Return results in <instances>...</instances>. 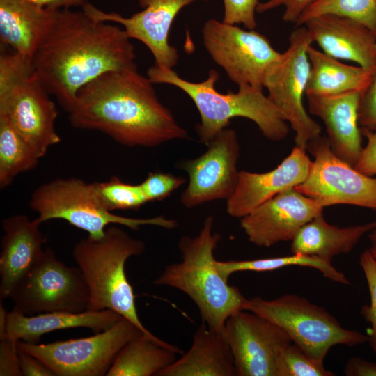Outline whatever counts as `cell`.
Masks as SVG:
<instances>
[{
    "mask_svg": "<svg viewBox=\"0 0 376 376\" xmlns=\"http://www.w3.org/2000/svg\"><path fill=\"white\" fill-rule=\"evenodd\" d=\"M131 39L118 24L60 9L31 64L39 81L67 112L79 89L111 71L137 68Z\"/></svg>",
    "mask_w": 376,
    "mask_h": 376,
    "instance_id": "1",
    "label": "cell"
},
{
    "mask_svg": "<svg viewBox=\"0 0 376 376\" xmlns=\"http://www.w3.org/2000/svg\"><path fill=\"white\" fill-rule=\"evenodd\" d=\"M153 84L137 68L106 72L79 90L68 111L69 121L75 128L99 131L130 147L188 139Z\"/></svg>",
    "mask_w": 376,
    "mask_h": 376,
    "instance_id": "2",
    "label": "cell"
},
{
    "mask_svg": "<svg viewBox=\"0 0 376 376\" xmlns=\"http://www.w3.org/2000/svg\"><path fill=\"white\" fill-rule=\"evenodd\" d=\"M213 221L207 217L198 235L180 238L181 261L167 265L154 283L186 294L198 307L203 322L223 334L226 320L243 310L247 299L228 284L218 267L214 251L221 236L212 233Z\"/></svg>",
    "mask_w": 376,
    "mask_h": 376,
    "instance_id": "3",
    "label": "cell"
},
{
    "mask_svg": "<svg viewBox=\"0 0 376 376\" xmlns=\"http://www.w3.org/2000/svg\"><path fill=\"white\" fill-rule=\"evenodd\" d=\"M147 77L154 84L177 87L191 99L201 118L196 132L201 142L206 146L235 117L252 120L270 141H281L289 133L288 122L263 89L244 85L238 86L237 92L220 93L216 89L219 76L215 70H210L205 80L192 82L180 77L173 69L154 64L147 70Z\"/></svg>",
    "mask_w": 376,
    "mask_h": 376,
    "instance_id": "4",
    "label": "cell"
},
{
    "mask_svg": "<svg viewBox=\"0 0 376 376\" xmlns=\"http://www.w3.org/2000/svg\"><path fill=\"white\" fill-rule=\"evenodd\" d=\"M145 244L123 229L109 226L103 237L87 236L73 246L72 256L88 287V311L111 309L136 324L146 335L157 337L146 329L137 313L133 288L125 271L127 260L143 253Z\"/></svg>",
    "mask_w": 376,
    "mask_h": 376,
    "instance_id": "5",
    "label": "cell"
},
{
    "mask_svg": "<svg viewBox=\"0 0 376 376\" xmlns=\"http://www.w3.org/2000/svg\"><path fill=\"white\" fill-rule=\"evenodd\" d=\"M38 79L31 60L14 52L0 56V114L5 115L42 158L60 143L58 111Z\"/></svg>",
    "mask_w": 376,
    "mask_h": 376,
    "instance_id": "6",
    "label": "cell"
},
{
    "mask_svg": "<svg viewBox=\"0 0 376 376\" xmlns=\"http://www.w3.org/2000/svg\"><path fill=\"white\" fill-rule=\"evenodd\" d=\"M29 207L38 214L36 219L40 224L62 219L86 231L93 239L103 237L111 224L134 230L148 225L166 229L178 227L175 220L164 216L136 219L115 214L102 206L91 183L77 178H58L41 184L32 192Z\"/></svg>",
    "mask_w": 376,
    "mask_h": 376,
    "instance_id": "7",
    "label": "cell"
},
{
    "mask_svg": "<svg viewBox=\"0 0 376 376\" xmlns=\"http://www.w3.org/2000/svg\"><path fill=\"white\" fill-rule=\"evenodd\" d=\"M243 310L279 326L294 343L321 361L333 346L352 347L368 341L366 335L343 328L323 307L297 295L285 294L272 300L256 297L247 299Z\"/></svg>",
    "mask_w": 376,
    "mask_h": 376,
    "instance_id": "8",
    "label": "cell"
},
{
    "mask_svg": "<svg viewBox=\"0 0 376 376\" xmlns=\"http://www.w3.org/2000/svg\"><path fill=\"white\" fill-rule=\"evenodd\" d=\"M312 43L306 28L295 26L287 49L268 67L263 80L268 97L295 133V146L305 150L309 141L322 135L321 126L303 102L310 72L307 51Z\"/></svg>",
    "mask_w": 376,
    "mask_h": 376,
    "instance_id": "9",
    "label": "cell"
},
{
    "mask_svg": "<svg viewBox=\"0 0 376 376\" xmlns=\"http://www.w3.org/2000/svg\"><path fill=\"white\" fill-rule=\"evenodd\" d=\"M143 334L123 317L110 328L89 337L47 344L19 340L18 349L40 359L57 376H102L123 347Z\"/></svg>",
    "mask_w": 376,
    "mask_h": 376,
    "instance_id": "10",
    "label": "cell"
},
{
    "mask_svg": "<svg viewBox=\"0 0 376 376\" xmlns=\"http://www.w3.org/2000/svg\"><path fill=\"white\" fill-rule=\"evenodd\" d=\"M10 298L14 309L33 315L53 311H86L90 294L80 269L66 265L48 248L18 281Z\"/></svg>",
    "mask_w": 376,
    "mask_h": 376,
    "instance_id": "11",
    "label": "cell"
},
{
    "mask_svg": "<svg viewBox=\"0 0 376 376\" xmlns=\"http://www.w3.org/2000/svg\"><path fill=\"white\" fill-rule=\"evenodd\" d=\"M201 32L211 58L233 82L263 89L267 69L282 54L265 36L215 19L206 21Z\"/></svg>",
    "mask_w": 376,
    "mask_h": 376,
    "instance_id": "12",
    "label": "cell"
},
{
    "mask_svg": "<svg viewBox=\"0 0 376 376\" xmlns=\"http://www.w3.org/2000/svg\"><path fill=\"white\" fill-rule=\"evenodd\" d=\"M314 157L306 180L295 189L323 207L352 205L376 210V178L358 171L331 151L320 135L308 142Z\"/></svg>",
    "mask_w": 376,
    "mask_h": 376,
    "instance_id": "13",
    "label": "cell"
},
{
    "mask_svg": "<svg viewBox=\"0 0 376 376\" xmlns=\"http://www.w3.org/2000/svg\"><path fill=\"white\" fill-rule=\"evenodd\" d=\"M207 146L200 157L184 161L179 166L189 175V184L180 197L185 207L215 200L227 201L237 187L240 145L236 132L225 128Z\"/></svg>",
    "mask_w": 376,
    "mask_h": 376,
    "instance_id": "14",
    "label": "cell"
},
{
    "mask_svg": "<svg viewBox=\"0 0 376 376\" xmlns=\"http://www.w3.org/2000/svg\"><path fill=\"white\" fill-rule=\"evenodd\" d=\"M223 334L237 376H276L278 353L284 345L292 342L279 326L247 310L229 316Z\"/></svg>",
    "mask_w": 376,
    "mask_h": 376,
    "instance_id": "15",
    "label": "cell"
},
{
    "mask_svg": "<svg viewBox=\"0 0 376 376\" xmlns=\"http://www.w3.org/2000/svg\"><path fill=\"white\" fill-rule=\"evenodd\" d=\"M197 0H139L143 10L130 17L106 13L87 2L82 10L95 19L121 25L130 39L143 43L155 58V64L173 69L179 60L177 49L169 44L173 20L185 6Z\"/></svg>",
    "mask_w": 376,
    "mask_h": 376,
    "instance_id": "16",
    "label": "cell"
},
{
    "mask_svg": "<svg viewBox=\"0 0 376 376\" xmlns=\"http://www.w3.org/2000/svg\"><path fill=\"white\" fill-rule=\"evenodd\" d=\"M324 207L295 188L283 191L240 219L248 240L261 247L292 241Z\"/></svg>",
    "mask_w": 376,
    "mask_h": 376,
    "instance_id": "17",
    "label": "cell"
},
{
    "mask_svg": "<svg viewBox=\"0 0 376 376\" xmlns=\"http://www.w3.org/2000/svg\"><path fill=\"white\" fill-rule=\"evenodd\" d=\"M312 161L295 146L275 169L265 173L240 171L237 187L226 201V212L242 218L276 195L295 188L306 178Z\"/></svg>",
    "mask_w": 376,
    "mask_h": 376,
    "instance_id": "18",
    "label": "cell"
},
{
    "mask_svg": "<svg viewBox=\"0 0 376 376\" xmlns=\"http://www.w3.org/2000/svg\"><path fill=\"white\" fill-rule=\"evenodd\" d=\"M322 52L338 60L376 69V36L368 27L351 18L326 14L304 25Z\"/></svg>",
    "mask_w": 376,
    "mask_h": 376,
    "instance_id": "19",
    "label": "cell"
},
{
    "mask_svg": "<svg viewBox=\"0 0 376 376\" xmlns=\"http://www.w3.org/2000/svg\"><path fill=\"white\" fill-rule=\"evenodd\" d=\"M361 93L306 96L308 112L324 122L334 154L354 166L361 154L362 133L358 122Z\"/></svg>",
    "mask_w": 376,
    "mask_h": 376,
    "instance_id": "20",
    "label": "cell"
},
{
    "mask_svg": "<svg viewBox=\"0 0 376 376\" xmlns=\"http://www.w3.org/2000/svg\"><path fill=\"white\" fill-rule=\"evenodd\" d=\"M40 223L24 214H15L2 222L4 235L0 254V297H10L18 281L36 264L43 252L45 237Z\"/></svg>",
    "mask_w": 376,
    "mask_h": 376,
    "instance_id": "21",
    "label": "cell"
},
{
    "mask_svg": "<svg viewBox=\"0 0 376 376\" xmlns=\"http://www.w3.org/2000/svg\"><path fill=\"white\" fill-rule=\"evenodd\" d=\"M121 318L111 309L80 313L53 311L27 315L13 308L7 314L5 335L16 340L37 343L42 336L56 330L84 327L99 333L112 327Z\"/></svg>",
    "mask_w": 376,
    "mask_h": 376,
    "instance_id": "22",
    "label": "cell"
},
{
    "mask_svg": "<svg viewBox=\"0 0 376 376\" xmlns=\"http://www.w3.org/2000/svg\"><path fill=\"white\" fill-rule=\"evenodd\" d=\"M57 10L26 0H0L1 42L11 47L14 52L32 60Z\"/></svg>",
    "mask_w": 376,
    "mask_h": 376,
    "instance_id": "23",
    "label": "cell"
},
{
    "mask_svg": "<svg viewBox=\"0 0 376 376\" xmlns=\"http://www.w3.org/2000/svg\"><path fill=\"white\" fill-rule=\"evenodd\" d=\"M236 368L224 334L203 324L193 336L189 350L157 376H235Z\"/></svg>",
    "mask_w": 376,
    "mask_h": 376,
    "instance_id": "24",
    "label": "cell"
},
{
    "mask_svg": "<svg viewBox=\"0 0 376 376\" xmlns=\"http://www.w3.org/2000/svg\"><path fill=\"white\" fill-rule=\"evenodd\" d=\"M376 228V221L338 227L330 225L323 212L306 224L291 241L292 254L318 257L331 263L336 255L350 253L361 238Z\"/></svg>",
    "mask_w": 376,
    "mask_h": 376,
    "instance_id": "25",
    "label": "cell"
},
{
    "mask_svg": "<svg viewBox=\"0 0 376 376\" xmlns=\"http://www.w3.org/2000/svg\"><path fill=\"white\" fill-rule=\"evenodd\" d=\"M310 72L306 96H330L350 92L362 93L370 84L376 69L347 65L311 45L307 51Z\"/></svg>",
    "mask_w": 376,
    "mask_h": 376,
    "instance_id": "26",
    "label": "cell"
},
{
    "mask_svg": "<svg viewBox=\"0 0 376 376\" xmlns=\"http://www.w3.org/2000/svg\"><path fill=\"white\" fill-rule=\"evenodd\" d=\"M183 352L158 337L142 335L127 343L116 357L107 376L158 375Z\"/></svg>",
    "mask_w": 376,
    "mask_h": 376,
    "instance_id": "27",
    "label": "cell"
},
{
    "mask_svg": "<svg viewBox=\"0 0 376 376\" xmlns=\"http://www.w3.org/2000/svg\"><path fill=\"white\" fill-rule=\"evenodd\" d=\"M40 157L15 129L0 114V188L9 186L20 173L35 169Z\"/></svg>",
    "mask_w": 376,
    "mask_h": 376,
    "instance_id": "28",
    "label": "cell"
},
{
    "mask_svg": "<svg viewBox=\"0 0 376 376\" xmlns=\"http://www.w3.org/2000/svg\"><path fill=\"white\" fill-rule=\"evenodd\" d=\"M217 265L222 274L228 279L230 275L238 272H263L298 265L318 269L325 278L334 282L345 285L350 283L345 274L336 269L331 263L318 257L301 254L248 260H217Z\"/></svg>",
    "mask_w": 376,
    "mask_h": 376,
    "instance_id": "29",
    "label": "cell"
},
{
    "mask_svg": "<svg viewBox=\"0 0 376 376\" xmlns=\"http://www.w3.org/2000/svg\"><path fill=\"white\" fill-rule=\"evenodd\" d=\"M326 14L347 17L365 25L376 36V0H314L301 13L295 26Z\"/></svg>",
    "mask_w": 376,
    "mask_h": 376,
    "instance_id": "30",
    "label": "cell"
},
{
    "mask_svg": "<svg viewBox=\"0 0 376 376\" xmlns=\"http://www.w3.org/2000/svg\"><path fill=\"white\" fill-rule=\"evenodd\" d=\"M93 189L102 206L113 212L117 210H138L147 200L140 185L126 183L117 176L104 182L91 183Z\"/></svg>",
    "mask_w": 376,
    "mask_h": 376,
    "instance_id": "31",
    "label": "cell"
},
{
    "mask_svg": "<svg viewBox=\"0 0 376 376\" xmlns=\"http://www.w3.org/2000/svg\"><path fill=\"white\" fill-rule=\"evenodd\" d=\"M324 361L306 353L293 342L284 345L279 350L276 361V376H333L327 370Z\"/></svg>",
    "mask_w": 376,
    "mask_h": 376,
    "instance_id": "32",
    "label": "cell"
},
{
    "mask_svg": "<svg viewBox=\"0 0 376 376\" xmlns=\"http://www.w3.org/2000/svg\"><path fill=\"white\" fill-rule=\"evenodd\" d=\"M359 263L367 281L370 297V304L361 308V314L370 324L368 341L376 354V263L367 249L361 254Z\"/></svg>",
    "mask_w": 376,
    "mask_h": 376,
    "instance_id": "33",
    "label": "cell"
},
{
    "mask_svg": "<svg viewBox=\"0 0 376 376\" xmlns=\"http://www.w3.org/2000/svg\"><path fill=\"white\" fill-rule=\"evenodd\" d=\"M185 181L181 176L157 171L150 172L139 185L148 202L159 201L169 197Z\"/></svg>",
    "mask_w": 376,
    "mask_h": 376,
    "instance_id": "34",
    "label": "cell"
},
{
    "mask_svg": "<svg viewBox=\"0 0 376 376\" xmlns=\"http://www.w3.org/2000/svg\"><path fill=\"white\" fill-rule=\"evenodd\" d=\"M223 22L230 24H242L246 29H255L256 13L258 0H223Z\"/></svg>",
    "mask_w": 376,
    "mask_h": 376,
    "instance_id": "35",
    "label": "cell"
},
{
    "mask_svg": "<svg viewBox=\"0 0 376 376\" xmlns=\"http://www.w3.org/2000/svg\"><path fill=\"white\" fill-rule=\"evenodd\" d=\"M358 122L361 129L376 131V70L370 84L361 94Z\"/></svg>",
    "mask_w": 376,
    "mask_h": 376,
    "instance_id": "36",
    "label": "cell"
},
{
    "mask_svg": "<svg viewBox=\"0 0 376 376\" xmlns=\"http://www.w3.org/2000/svg\"><path fill=\"white\" fill-rule=\"evenodd\" d=\"M18 341L6 335L0 336V375L22 376Z\"/></svg>",
    "mask_w": 376,
    "mask_h": 376,
    "instance_id": "37",
    "label": "cell"
},
{
    "mask_svg": "<svg viewBox=\"0 0 376 376\" xmlns=\"http://www.w3.org/2000/svg\"><path fill=\"white\" fill-rule=\"evenodd\" d=\"M314 0H268L265 2L259 3L256 8V13H263L280 6H283L285 10L282 19L285 22L296 24L299 17L304 10Z\"/></svg>",
    "mask_w": 376,
    "mask_h": 376,
    "instance_id": "38",
    "label": "cell"
},
{
    "mask_svg": "<svg viewBox=\"0 0 376 376\" xmlns=\"http://www.w3.org/2000/svg\"><path fill=\"white\" fill-rule=\"evenodd\" d=\"M361 130L367 143L354 167L363 174L373 177L376 175V131Z\"/></svg>",
    "mask_w": 376,
    "mask_h": 376,
    "instance_id": "39",
    "label": "cell"
},
{
    "mask_svg": "<svg viewBox=\"0 0 376 376\" xmlns=\"http://www.w3.org/2000/svg\"><path fill=\"white\" fill-rule=\"evenodd\" d=\"M20 368L24 376H55L54 371L38 358L18 349Z\"/></svg>",
    "mask_w": 376,
    "mask_h": 376,
    "instance_id": "40",
    "label": "cell"
},
{
    "mask_svg": "<svg viewBox=\"0 0 376 376\" xmlns=\"http://www.w3.org/2000/svg\"><path fill=\"white\" fill-rule=\"evenodd\" d=\"M344 374L347 376H376V362L358 357H351L345 366Z\"/></svg>",
    "mask_w": 376,
    "mask_h": 376,
    "instance_id": "41",
    "label": "cell"
},
{
    "mask_svg": "<svg viewBox=\"0 0 376 376\" xmlns=\"http://www.w3.org/2000/svg\"><path fill=\"white\" fill-rule=\"evenodd\" d=\"M41 7L51 9H69L73 6H83L88 0H26Z\"/></svg>",
    "mask_w": 376,
    "mask_h": 376,
    "instance_id": "42",
    "label": "cell"
},
{
    "mask_svg": "<svg viewBox=\"0 0 376 376\" xmlns=\"http://www.w3.org/2000/svg\"><path fill=\"white\" fill-rule=\"evenodd\" d=\"M368 238L370 246L368 250L376 263V228L368 233Z\"/></svg>",
    "mask_w": 376,
    "mask_h": 376,
    "instance_id": "43",
    "label": "cell"
},
{
    "mask_svg": "<svg viewBox=\"0 0 376 376\" xmlns=\"http://www.w3.org/2000/svg\"><path fill=\"white\" fill-rule=\"evenodd\" d=\"M203 1H207V0H203Z\"/></svg>",
    "mask_w": 376,
    "mask_h": 376,
    "instance_id": "44",
    "label": "cell"
}]
</instances>
